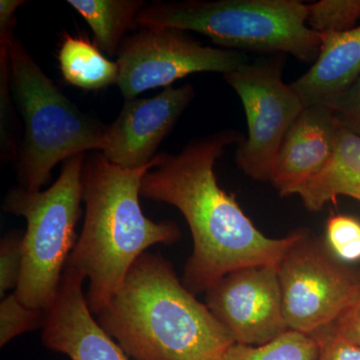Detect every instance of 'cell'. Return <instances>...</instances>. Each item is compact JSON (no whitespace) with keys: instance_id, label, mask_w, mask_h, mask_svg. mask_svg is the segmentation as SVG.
Segmentation results:
<instances>
[{"instance_id":"obj_3","label":"cell","mask_w":360,"mask_h":360,"mask_svg":"<svg viewBox=\"0 0 360 360\" xmlns=\"http://www.w3.org/2000/svg\"><path fill=\"white\" fill-rule=\"evenodd\" d=\"M158 162V155L146 167L125 168L101 151L85 158L84 224L68 264L89 279L87 302L94 314L110 302L132 265L149 248L172 245L181 238L174 221H153L142 212V179Z\"/></svg>"},{"instance_id":"obj_19","label":"cell","mask_w":360,"mask_h":360,"mask_svg":"<svg viewBox=\"0 0 360 360\" xmlns=\"http://www.w3.org/2000/svg\"><path fill=\"white\" fill-rule=\"evenodd\" d=\"M307 8V25L321 35L352 30L360 18V0H322Z\"/></svg>"},{"instance_id":"obj_4","label":"cell","mask_w":360,"mask_h":360,"mask_svg":"<svg viewBox=\"0 0 360 360\" xmlns=\"http://www.w3.org/2000/svg\"><path fill=\"white\" fill-rule=\"evenodd\" d=\"M307 4L297 0L153 1L137 22L139 27L201 33L231 51L290 53L314 63L322 37L307 25Z\"/></svg>"},{"instance_id":"obj_14","label":"cell","mask_w":360,"mask_h":360,"mask_svg":"<svg viewBox=\"0 0 360 360\" xmlns=\"http://www.w3.org/2000/svg\"><path fill=\"white\" fill-rule=\"evenodd\" d=\"M321 37L316 60L291 84L305 108H331L360 77V26Z\"/></svg>"},{"instance_id":"obj_24","label":"cell","mask_w":360,"mask_h":360,"mask_svg":"<svg viewBox=\"0 0 360 360\" xmlns=\"http://www.w3.org/2000/svg\"><path fill=\"white\" fill-rule=\"evenodd\" d=\"M319 343L316 360H360V347L326 328L314 335Z\"/></svg>"},{"instance_id":"obj_12","label":"cell","mask_w":360,"mask_h":360,"mask_svg":"<svg viewBox=\"0 0 360 360\" xmlns=\"http://www.w3.org/2000/svg\"><path fill=\"white\" fill-rule=\"evenodd\" d=\"M85 279L79 270L66 264L58 296L45 310L42 343L71 360H129L92 316L82 288Z\"/></svg>"},{"instance_id":"obj_7","label":"cell","mask_w":360,"mask_h":360,"mask_svg":"<svg viewBox=\"0 0 360 360\" xmlns=\"http://www.w3.org/2000/svg\"><path fill=\"white\" fill-rule=\"evenodd\" d=\"M278 276L288 329L304 335L328 328L360 298V274L303 229L279 262Z\"/></svg>"},{"instance_id":"obj_16","label":"cell","mask_w":360,"mask_h":360,"mask_svg":"<svg viewBox=\"0 0 360 360\" xmlns=\"http://www.w3.org/2000/svg\"><path fill=\"white\" fill-rule=\"evenodd\" d=\"M89 23L94 44L110 56H117L127 33L139 27L137 16L148 4L143 0H68Z\"/></svg>"},{"instance_id":"obj_15","label":"cell","mask_w":360,"mask_h":360,"mask_svg":"<svg viewBox=\"0 0 360 360\" xmlns=\"http://www.w3.org/2000/svg\"><path fill=\"white\" fill-rule=\"evenodd\" d=\"M298 195L312 212L340 195L360 201V134L338 120L333 158Z\"/></svg>"},{"instance_id":"obj_26","label":"cell","mask_w":360,"mask_h":360,"mask_svg":"<svg viewBox=\"0 0 360 360\" xmlns=\"http://www.w3.org/2000/svg\"><path fill=\"white\" fill-rule=\"evenodd\" d=\"M326 328L343 340L360 347V298Z\"/></svg>"},{"instance_id":"obj_21","label":"cell","mask_w":360,"mask_h":360,"mask_svg":"<svg viewBox=\"0 0 360 360\" xmlns=\"http://www.w3.org/2000/svg\"><path fill=\"white\" fill-rule=\"evenodd\" d=\"M45 311L23 304L15 292L0 302V347H6L16 336L44 326Z\"/></svg>"},{"instance_id":"obj_11","label":"cell","mask_w":360,"mask_h":360,"mask_svg":"<svg viewBox=\"0 0 360 360\" xmlns=\"http://www.w3.org/2000/svg\"><path fill=\"white\" fill-rule=\"evenodd\" d=\"M195 97L191 84L167 87L149 98L125 101L115 122L108 125L101 151L108 160L125 168L146 167L155 158L161 142Z\"/></svg>"},{"instance_id":"obj_25","label":"cell","mask_w":360,"mask_h":360,"mask_svg":"<svg viewBox=\"0 0 360 360\" xmlns=\"http://www.w3.org/2000/svg\"><path fill=\"white\" fill-rule=\"evenodd\" d=\"M330 108L343 125L360 134V77Z\"/></svg>"},{"instance_id":"obj_22","label":"cell","mask_w":360,"mask_h":360,"mask_svg":"<svg viewBox=\"0 0 360 360\" xmlns=\"http://www.w3.org/2000/svg\"><path fill=\"white\" fill-rule=\"evenodd\" d=\"M0 115H1V160H16L18 146L14 139L13 96L9 84L8 49H0Z\"/></svg>"},{"instance_id":"obj_5","label":"cell","mask_w":360,"mask_h":360,"mask_svg":"<svg viewBox=\"0 0 360 360\" xmlns=\"http://www.w3.org/2000/svg\"><path fill=\"white\" fill-rule=\"evenodd\" d=\"M8 65L11 96L25 122L18 181L28 191H41L61 161L103 150L108 125L68 98L16 37L9 44Z\"/></svg>"},{"instance_id":"obj_20","label":"cell","mask_w":360,"mask_h":360,"mask_svg":"<svg viewBox=\"0 0 360 360\" xmlns=\"http://www.w3.org/2000/svg\"><path fill=\"white\" fill-rule=\"evenodd\" d=\"M324 243L343 264L359 262L360 220L352 215H331L326 222Z\"/></svg>"},{"instance_id":"obj_10","label":"cell","mask_w":360,"mask_h":360,"mask_svg":"<svg viewBox=\"0 0 360 360\" xmlns=\"http://www.w3.org/2000/svg\"><path fill=\"white\" fill-rule=\"evenodd\" d=\"M206 307L241 345H262L288 329L278 264L234 270L206 291Z\"/></svg>"},{"instance_id":"obj_2","label":"cell","mask_w":360,"mask_h":360,"mask_svg":"<svg viewBox=\"0 0 360 360\" xmlns=\"http://www.w3.org/2000/svg\"><path fill=\"white\" fill-rule=\"evenodd\" d=\"M96 319L134 360H219L236 343L172 264L148 251Z\"/></svg>"},{"instance_id":"obj_17","label":"cell","mask_w":360,"mask_h":360,"mask_svg":"<svg viewBox=\"0 0 360 360\" xmlns=\"http://www.w3.org/2000/svg\"><path fill=\"white\" fill-rule=\"evenodd\" d=\"M61 75L68 84L85 90L104 89L117 84L120 66L82 37H63L58 51Z\"/></svg>"},{"instance_id":"obj_1","label":"cell","mask_w":360,"mask_h":360,"mask_svg":"<svg viewBox=\"0 0 360 360\" xmlns=\"http://www.w3.org/2000/svg\"><path fill=\"white\" fill-rule=\"evenodd\" d=\"M238 141L240 135L233 130L206 135L179 153H160L158 165L142 179L141 196L175 206L191 229L193 250L182 283L194 295L234 270L278 264L300 238V231L283 238L264 236L236 198L219 186L215 162L226 146Z\"/></svg>"},{"instance_id":"obj_27","label":"cell","mask_w":360,"mask_h":360,"mask_svg":"<svg viewBox=\"0 0 360 360\" xmlns=\"http://www.w3.org/2000/svg\"><path fill=\"white\" fill-rule=\"evenodd\" d=\"M25 0H0V45H9L14 39L13 30L18 23L15 13Z\"/></svg>"},{"instance_id":"obj_6","label":"cell","mask_w":360,"mask_h":360,"mask_svg":"<svg viewBox=\"0 0 360 360\" xmlns=\"http://www.w3.org/2000/svg\"><path fill=\"white\" fill-rule=\"evenodd\" d=\"M85 158L86 153L66 160L58 179L46 191L14 186L2 203L4 212L26 220L22 270L14 292L32 309L45 311L51 307L77 245Z\"/></svg>"},{"instance_id":"obj_9","label":"cell","mask_w":360,"mask_h":360,"mask_svg":"<svg viewBox=\"0 0 360 360\" xmlns=\"http://www.w3.org/2000/svg\"><path fill=\"white\" fill-rule=\"evenodd\" d=\"M117 85L125 101L146 90L168 86L198 72L225 75L250 58L243 52L205 45L184 30L141 27L127 35L117 52Z\"/></svg>"},{"instance_id":"obj_23","label":"cell","mask_w":360,"mask_h":360,"mask_svg":"<svg viewBox=\"0 0 360 360\" xmlns=\"http://www.w3.org/2000/svg\"><path fill=\"white\" fill-rule=\"evenodd\" d=\"M25 231L7 232L0 241V295L6 297L7 291L16 290L20 283L23 264Z\"/></svg>"},{"instance_id":"obj_13","label":"cell","mask_w":360,"mask_h":360,"mask_svg":"<svg viewBox=\"0 0 360 360\" xmlns=\"http://www.w3.org/2000/svg\"><path fill=\"white\" fill-rule=\"evenodd\" d=\"M338 120L330 108L309 106L291 125L277 153L269 182L281 196L300 194L328 167Z\"/></svg>"},{"instance_id":"obj_18","label":"cell","mask_w":360,"mask_h":360,"mask_svg":"<svg viewBox=\"0 0 360 360\" xmlns=\"http://www.w3.org/2000/svg\"><path fill=\"white\" fill-rule=\"evenodd\" d=\"M319 343L314 336L288 330L262 345L233 343L219 360H316Z\"/></svg>"},{"instance_id":"obj_8","label":"cell","mask_w":360,"mask_h":360,"mask_svg":"<svg viewBox=\"0 0 360 360\" xmlns=\"http://www.w3.org/2000/svg\"><path fill=\"white\" fill-rule=\"evenodd\" d=\"M283 54L248 61L224 75L238 94L248 135L236 151V163L251 179L269 181L277 153L305 105L281 77Z\"/></svg>"}]
</instances>
